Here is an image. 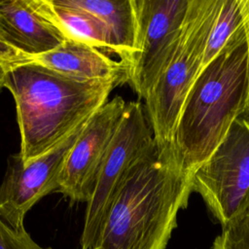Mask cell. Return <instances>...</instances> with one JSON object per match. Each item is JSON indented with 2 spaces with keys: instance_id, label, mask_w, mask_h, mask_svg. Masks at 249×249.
Returning <instances> with one entry per match:
<instances>
[{
  "instance_id": "obj_3",
  "label": "cell",
  "mask_w": 249,
  "mask_h": 249,
  "mask_svg": "<svg viewBox=\"0 0 249 249\" xmlns=\"http://www.w3.org/2000/svg\"><path fill=\"white\" fill-rule=\"evenodd\" d=\"M248 43L242 25L198 73L183 104L174 145L191 175L247 112Z\"/></svg>"
},
{
  "instance_id": "obj_6",
  "label": "cell",
  "mask_w": 249,
  "mask_h": 249,
  "mask_svg": "<svg viewBox=\"0 0 249 249\" xmlns=\"http://www.w3.org/2000/svg\"><path fill=\"white\" fill-rule=\"evenodd\" d=\"M157 147L147 123L143 106L138 101L126 102L120 126L100 167L96 183L87 203L82 249H95L102 228L129 169Z\"/></svg>"
},
{
  "instance_id": "obj_9",
  "label": "cell",
  "mask_w": 249,
  "mask_h": 249,
  "mask_svg": "<svg viewBox=\"0 0 249 249\" xmlns=\"http://www.w3.org/2000/svg\"><path fill=\"white\" fill-rule=\"evenodd\" d=\"M125 106L124 98L116 95L90 117L66 158L56 192L88 203Z\"/></svg>"
},
{
  "instance_id": "obj_19",
  "label": "cell",
  "mask_w": 249,
  "mask_h": 249,
  "mask_svg": "<svg viewBox=\"0 0 249 249\" xmlns=\"http://www.w3.org/2000/svg\"><path fill=\"white\" fill-rule=\"evenodd\" d=\"M7 69L3 66H0V90L4 88V81H5V74Z\"/></svg>"
},
{
  "instance_id": "obj_18",
  "label": "cell",
  "mask_w": 249,
  "mask_h": 249,
  "mask_svg": "<svg viewBox=\"0 0 249 249\" xmlns=\"http://www.w3.org/2000/svg\"><path fill=\"white\" fill-rule=\"evenodd\" d=\"M241 13L243 18V26L245 29L248 43V97H247V112L249 113V0H240Z\"/></svg>"
},
{
  "instance_id": "obj_1",
  "label": "cell",
  "mask_w": 249,
  "mask_h": 249,
  "mask_svg": "<svg viewBox=\"0 0 249 249\" xmlns=\"http://www.w3.org/2000/svg\"><path fill=\"white\" fill-rule=\"evenodd\" d=\"M191 193L175 145L156 147L127 172L95 249H165Z\"/></svg>"
},
{
  "instance_id": "obj_11",
  "label": "cell",
  "mask_w": 249,
  "mask_h": 249,
  "mask_svg": "<svg viewBox=\"0 0 249 249\" xmlns=\"http://www.w3.org/2000/svg\"><path fill=\"white\" fill-rule=\"evenodd\" d=\"M39 63L59 74L80 81L115 80L126 83V67L101 50L67 38L60 46L34 56Z\"/></svg>"
},
{
  "instance_id": "obj_5",
  "label": "cell",
  "mask_w": 249,
  "mask_h": 249,
  "mask_svg": "<svg viewBox=\"0 0 249 249\" xmlns=\"http://www.w3.org/2000/svg\"><path fill=\"white\" fill-rule=\"evenodd\" d=\"M198 193L223 228L249 209V113L237 117L210 157L191 174Z\"/></svg>"
},
{
  "instance_id": "obj_2",
  "label": "cell",
  "mask_w": 249,
  "mask_h": 249,
  "mask_svg": "<svg viewBox=\"0 0 249 249\" xmlns=\"http://www.w3.org/2000/svg\"><path fill=\"white\" fill-rule=\"evenodd\" d=\"M118 85L72 79L34 61L7 70L4 88L16 103L22 162L53 150L86 124Z\"/></svg>"
},
{
  "instance_id": "obj_12",
  "label": "cell",
  "mask_w": 249,
  "mask_h": 249,
  "mask_svg": "<svg viewBox=\"0 0 249 249\" xmlns=\"http://www.w3.org/2000/svg\"><path fill=\"white\" fill-rule=\"evenodd\" d=\"M97 17L106 26L114 47L127 70L134 53L136 16L133 0H70Z\"/></svg>"
},
{
  "instance_id": "obj_16",
  "label": "cell",
  "mask_w": 249,
  "mask_h": 249,
  "mask_svg": "<svg viewBox=\"0 0 249 249\" xmlns=\"http://www.w3.org/2000/svg\"><path fill=\"white\" fill-rule=\"evenodd\" d=\"M0 249H52L36 243L25 230L17 231L0 218Z\"/></svg>"
},
{
  "instance_id": "obj_10",
  "label": "cell",
  "mask_w": 249,
  "mask_h": 249,
  "mask_svg": "<svg viewBox=\"0 0 249 249\" xmlns=\"http://www.w3.org/2000/svg\"><path fill=\"white\" fill-rule=\"evenodd\" d=\"M0 33L32 56L53 51L67 39L40 0H1Z\"/></svg>"
},
{
  "instance_id": "obj_15",
  "label": "cell",
  "mask_w": 249,
  "mask_h": 249,
  "mask_svg": "<svg viewBox=\"0 0 249 249\" xmlns=\"http://www.w3.org/2000/svg\"><path fill=\"white\" fill-rule=\"evenodd\" d=\"M212 249H249V209L223 228Z\"/></svg>"
},
{
  "instance_id": "obj_17",
  "label": "cell",
  "mask_w": 249,
  "mask_h": 249,
  "mask_svg": "<svg viewBox=\"0 0 249 249\" xmlns=\"http://www.w3.org/2000/svg\"><path fill=\"white\" fill-rule=\"evenodd\" d=\"M34 61V56L20 51L0 33V66L7 70L18 65Z\"/></svg>"
},
{
  "instance_id": "obj_4",
  "label": "cell",
  "mask_w": 249,
  "mask_h": 249,
  "mask_svg": "<svg viewBox=\"0 0 249 249\" xmlns=\"http://www.w3.org/2000/svg\"><path fill=\"white\" fill-rule=\"evenodd\" d=\"M223 0H190L177 48L146 97V112L159 150L174 145L188 92L202 68L206 42Z\"/></svg>"
},
{
  "instance_id": "obj_13",
  "label": "cell",
  "mask_w": 249,
  "mask_h": 249,
  "mask_svg": "<svg viewBox=\"0 0 249 249\" xmlns=\"http://www.w3.org/2000/svg\"><path fill=\"white\" fill-rule=\"evenodd\" d=\"M46 14L56 23L66 38L91 45L102 52L114 53L110 34L93 14L70 0H40Z\"/></svg>"
},
{
  "instance_id": "obj_8",
  "label": "cell",
  "mask_w": 249,
  "mask_h": 249,
  "mask_svg": "<svg viewBox=\"0 0 249 249\" xmlns=\"http://www.w3.org/2000/svg\"><path fill=\"white\" fill-rule=\"evenodd\" d=\"M86 124L55 148L29 162L23 163L19 154L9 157L0 185V218L13 229L24 230L23 220L28 210L43 196L57 191L66 158Z\"/></svg>"
},
{
  "instance_id": "obj_14",
  "label": "cell",
  "mask_w": 249,
  "mask_h": 249,
  "mask_svg": "<svg viewBox=\"0 0 249 249\" xmlns=\"http://www.w3.org/2000/svg\"><path fill=\"white\" fill-rule=\"evenodd\" d=\"M242 25L243 18L240 0H223L206 42L202 68L208 65L215 58L229 39Z\"/></svg>"
},
{
  "instance_id": "obj_7",
  "label": "cell",
  "mask_w": 249,
  "mask_h": 249,
  "mask_svg": "<svg viewBox=\"0 0 249 249\" xmlns=\"http://www.w3.org/2000/svg\"><path fill=\"white\" fill-rule=\"evenodd\" d=\"M133 4L136 35L126 83L146 99L177 48L190 0H133Z\"/></svg>"
}]
</instances>
